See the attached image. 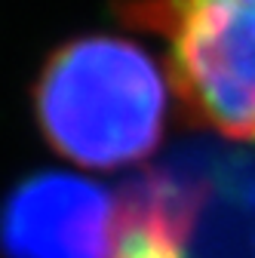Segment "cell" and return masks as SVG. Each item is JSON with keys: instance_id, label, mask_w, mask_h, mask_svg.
Listing matches in <instances>:
<instances>
[{"instance_id": "1", "label": "cell", "mask_w": 255, "mask_h": 258, "mask_svg": "<svg viewBox=\"0 0 255 258\" xmlns=\"http://www.w3.org/2000/svg\"><path fill=\"white\" fill-rule=\"evenodd\" d=\"M34 108L43 136L65 160L117 169L145 160L160 142L166 77L136 43L83 37L49 55Z\"/></svg>"}, {"instance_id": "4", "label": "cell", "mask_w": 255, "mask_h": 258, "mask_svg": "<svg viewBox=\"0 0 255 258\" xmlns=\"http://www.w3.org/2000/svg\"><path fill=\"white\" fill-rule=\"evenodd\" d=\"M203 194L166 172L130 184L114 200L108 258H187Z\"/></svg>"}, {"instance_id": "2", "label": "cell", "mask_w": 255, "mask_h": 258, "mask_svg": "<svg viewBox=\"0 0 255 258\" xmlns=\"http://www.w3.org/2000/svg\"><path fill=\"white\" fill-rule=\"evenodd\" d=\"M130 22L166 40V80L190 117L255 142V0H136Z\"/></svg>"}, {"instance_id": "3", "label": "cell", "mask_w": 255, "mask_h": 258, "mask_svg": "<svg viewBox=\"0 0 255 258\" xmlns=\"http://www.w3.org/2000/svg\"><path fill=\"white\" fill-rule=\"evenodd\" d=\"M114 237V200L74 175L25 181L0 215L7 258H108Z\"/></svg>"}]
</instances>
